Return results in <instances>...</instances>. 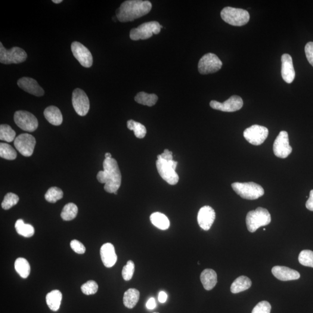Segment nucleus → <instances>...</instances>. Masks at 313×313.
Instances as JSON below:
<instances>
[{
  "mask_svg": "<svg viewBox=\"0 0 313 313\" xmlns=\"http://www.w3.org/2000/svg\"><path fill=\"white\" fill-rule=\"evenodd\" d=\"M104 170L97 174L98 181L104 184V190L109 193H114L119 190L122 184L121 173L117 161L112 159H105L104 161Z\"/></svg>",
  "mask_w": 313,
  "mask_h": 313,
  "instance_id": "obj_1",
  "label": "nucleus"
},
{
  "mask_svg": "<svg viewBox=\"0 0 313 313\" xmlns=\"http://www.w3.org/2000/svg\"><path fill=\"white\" fill-rule=\"evenodd\" d=\"M151 8L152 4L149 1L128 0L117 9L116 17L121 22L132 21L149 13Z\"/></svg>",
  "mask_w": 313,
  "mask_h": 313,
  "instance_id": "obj_2",
  "label": "nucleus"
},
{
  "mask_svg": "<svg viewBox=\"0 0 313 313\" xmlns=\"http://www.w3.org/2000/svg\"><path fill=\"white\" fill-rule=\"evenodd\" d=\"M271 221V213L268 210L259 207L255 210H251L247 215L246 224L248 230L254 233L262 226H267Z\"/></svg>",
  "mask_w": 313,
  "mask_h": 313,
  "instance_id": "obj_3",
  "label": "nucleus"
},
{
  "mask_svg": "<svg viewBox=\"0 0 313 313\" xmlns=\"http://www.w3.org/2000/svg\"><path fill=\"white\" fill-rule=\"evenodd\" d=\"M232 188L238 195L247 200H256L265 194L261 186L254 182H235L231 185Z\"/></svg>",
  "mask_w": 313,
  "mask_h": 313,
  "instance_id": "obj_4",
  "label": "nucleus"
},
{
  "mask_svg": "<svg viewBox=\"0 0 313 313\" xmlns=\"http://www.w3.org/2000/svg\"><path fill=\"white\" fill-rule=\"evenodd\" d=\"M221 18L225 22L234 26H242L249 22V12L240 8L225 7L221 12Z\"/></svg>",
  "mask_w": 313,
  "mask_h": 313,
  "instance_id": "obj_5",
  "label": "nucleus"
},
{
  "mask_svg": "<svg viewBox=\"0 0 313 313\" xmlns=\"http://www.w3.org/2000/svg\"><path fill=\"white\" fill-rule=\"evenodd\" d=\"M178 162L174 160L167 161L157 158L156 161L158 172L161 177L170 185L177 184L179 181V176L175 171Z\"/></svg>",
  "mask_w": 313,
  "mask_h": 313,
  "instance_id": "obj_6",
  "label": "nucleus"
},
{
  "mask_svg": "<svg viewBox=\"0 0 313 313\" xmlns=\"http://www.w3.org/2000/svg\"><path fill=\"white\" fill-rule=\"evenodd\" d=\"M161 28H163V26L156 21L144 23L131 30L129 33L130 39L134 41L147 40L153 35H158L160 32Z\"/></svg>",
  "mask_w": 313,
  "mask_h": 313,
  "instance_id": "obj_7",
  "label": "nucleus"
},
{
  "mask_svg": "<svg viewBox=\"0 0 313 313\" xmlns=\"http://www.w3.org/2000/svg\"><path fill=\"white\" fill-rule=\"evenodd\" d=\"M26 52L20 47H13L7 49L0 42V63L2 64H18L26 60Z\"/></svg>",
  "mask_w": 313,
  "mask_h": 313,
  "instance_id": "obj_8",
  "label": "nucleus"
},
{
  "mask_svg": "<svg viewBox=\"0 0 313 313\" xmlns=\"http://www.w3.org/2000/svg\"><path fill=\"white\" fill-rule=\"evenodd\" d=\"M222 64V62L215 54L209 53L200 59L198 69L200 74L205 75L218 72L221 69Z\"/></svg>",
  "mask_w": 313,
  "mask_h": 313,
  "instance_id": "obj_9",
  "label": "nucleus"
},
{
  "mask_svg": "<svg viewBox=\"0 0 313 313\" xmlns=\"http://www.w3.org/2000/svg\"><path fill=\"white\" fill-rule=\"evenodd\" d=\"M15 124L24 131L32 132L38 128L39 122L32 113L27 111H17L14 114Z\"/></svg>",
  "mask_w": 313,
  "mask_h": 313,
  "instance_id": "obj_10",
  "label": "nucleus"
},
{
  "mask_svg": "<svg viewBox=\"0 0 313 313\" xmlns=\"http://www.w3.org/2000/svg\"><path fill=\"white\" fill-rule=\"evenodd\" d=\"M268 135V129L265 126L259 125L251 126L244 132L245 139L250 144L255 146L262 145L267 139Z\"/></svg>",
  "mask_w": 313,
  "mask_h": 313,
  "instance_id": "obj_11",
  "label": "nucleus"
},
{
  "mask_svg": "<svg viewBox=\"0 0 313 313\" xmlns=\"http://www.w3.org/2000/svg\"><path fill=\"white\" fill-rule=\"evenodd\" d=\"M36 144L35 138L29 134L19 135L14 141L15 147L24 157L32 156Z\"/></svg>",
  "mask_w": 313,
  "mask_h": 313,
  "instance_id": "obj_12",
  "label": "nucleus"
},
{
  "mask_svg": "<svg viewBox=\"0 0 313 313\" xmlns=\"http://www.w3.org/2000/svg\"><path fill=\"white\" fill-rule=\"evenodd\" d=\"M72 104L77 114L85 116L88 113L90 104L88 96L83 90L77 88L72 94Z\"/></svg>",
  "mask_w": 313,
  "mask_h": 313,
  "instance_id": "obj_13",
  "label": "nucleus"
},
{
  "mask_svg": "<svg viewBox=\"0 0 313 313\" xmlns=\"http://www.w3.org/2000/svg\"><path fill=\"white\" fill-rule=\"evenodd\" d=\"M292 148L289 144V138L286 131H281L277 136L273 145V151L275 156L286 159L292 153Z\"/></svg>",
  "mask_w": 313,
  "mask_h": 313,
  "instance_id": "obj_14",
  "label": "nucleus"
},
{
  "mask_svg": "<svg viewBox=\"0 0 313 313\" xmlns=\"http://www.w3.org/2000/svg\"><path fill=\"white\" fill-rule=\"evenodd\" d=\"M71 49L74 57L83 67L89 68L92 66L93 58L87 48L82 43L74 42L71 45Z\"/></svg>",
  "mask_w": 313,
  "mask_h": 313,
  "instance_id": "obj_15",
  "label": "nucleus"
},
{
  "mask_svg": "<svg viewBox=\"0 0 313 313\" xmlns=\"http://www.w3.org/2000/svg\"><path fill=\"white\" fill-rule=\"evenodd\" d=\"M243 106V99L237 95L232 96L224 103H220L216 101L210 102V106L213 109L225 112H234L241 109Z\"/></svg>",
  "mask_w": 313,
  "mask_h": 313,
  "instance_id": "obj_16",
  "label": "nucleus"
},
{
  "mask_svg": "<svg viewBox=\"0 0 313 313\" xmlns=\"http://www.w3.org/2000/svg\"><path fill=\"white\" fill-rule=\"evenodd\" d=\"M216 218L214 209L209 206H204L198 213L197 221L200 228L204 230H209Z\"/></svg>",
  "mask_w": 313,
  "mask_h": 313,
  "instance_id": "obj_17",
  "label": "nucleus"
},
{
  "mask_svg": "<svg viewBox=\"0 0 313 313\" xmlns=\"http://www.w3.org/2000/svg\"><path fill=\"white\" fill-rule=\"evenodd\" d=\"M18 85L30 94L42 97L45 94L44 89L40 86L37 81L30 77H22L18 81Z\"/></svg>",
  "mask_w": 313,
  "mask_h": 313,
  "instance_id": "obj_18",
  "label": "nucleus"
},
{
  "mask_svg": "<svg viewBox=\"0 0 313 313\" xmlns=\"http://www.w3.org/2000/svg\"><path fill=\"white\" fill-rule=\"evenodd\" d=\"M281 75L283 80L288 83H292L295 77L292 58L291 55L285 54L281 57Z\"/></svg>",
  "mask_w": 313,
  "mask_h": 313,
  "instance_id": "obj_19",
  "label": "nucleus"
},
{
  "mask_svg": "<svg viewBox=\"0 0 313 313\" xmlns=\"http://www.w3.org/2000/svg\"><path fill=\"white\" fill-rule=\"evenodd\" d=\"M100 253L102 261L105 267L110 268L115 265L117 260V256L115 249L112 244H104L101 247Z\"/></svg>",
  "mask_w": 313,
  "mask_h": 313,
  "instance_id": "obj_20",
  "label": "nucleus"
},
{
  "mask_svg": "<svg viewBox=\"0 0 313 313\" xmlns=\"http://www.w3.org/2000/svg\"><path fill=\"white\" fill-rule=\"evenodd\" d=\"M271 271L275 278L283 281L298 280L300 277L298 271L285 266H274Z\"/></svg>",
  "mask_w": 313,
  "mask_h": 313,
  "instance_id": "obj_21",
  "label": "nucleus"
},
{
  "mask_svg": "<svg viewBox=\"0 0 313 313\" xmlns=\"http://www.w3.org/2000/svg\"><path fill=\"white\" fill-rule=\"evenodd\" d=\"M200 280L205 290H212L218 282L216 272L212 269H205L201 272Z\"/></svg>",
  "mask_w": 313,
  "mask_h": 313,
  "instance_id": "obj_22",
  "label": "nucleus"
},
{
  "mask_svg": "<svg viewBox=\"0 0 313 313\" xmlns=\"http://www.w3.org/2000/svg\"><path fill=\"white\" fill-rule=\"evenodd\" d=\"M46 120L51 125L58 126L63 122V116L57 107L51 106L45 108L44 112Z\"/></svg>",
  "mask_w": 313,
  "mask_h": 313,
  "instance_id": "obj_23",
  "label": "nucleus"
},
{
  "mask_svg": "<svg viewBox=\"0 0 313 313\" xmlns=\"http://www.w3.org/2000/svg\"><path fill=\"white\" fill-rule=\"evenodd\" d=\"M63 294L59 290L52 291L46 296V302L52 311L57 312L60 308Z\"/></svg>",
  "mask_w": 313,
  "mask_h": 313,
  "instance_id": "obj_24",
  "label": "nucleus"
},
{
  "mask_svg": "<svg viewBox=\"0 0 313 313\" xmlns=\"http://www.w3.org/2000/svg\"><path fill=\"white\" fill-rule=\"evenodd\" d=\"M252 286V282L249 277L242 275L235 279L231 284L230 290L233 293H238L249 290Z\"/></svg>",
  "mask_w": 313,
  "mask_h": 313,
  "instance_id": "obj_25",
  "label": "nucleus"
},
{
  "mask_svg": "<svg viewBox=\"0 0 313 313\" xmlns=\"http://www.w3.org/2000/svg\"><path fill=\"white\" fill-rule=\"evenodd\" d=\"M140 292L135 288H130L127 290L124 295L123 303L126 308L131 309L137 304Z\"/></svg>",
  "mask_w": 313,
  "mask_h": 313,
  "instance_id": "obj_26",
  "label": "nucleus"
},
{
  "mask_svg": "<svg viewBox=\"0 0 313 313\" xmlns=\"http://www.w3.org/2000/svg\"><path fill=\"white\" fill-rule=\"evenodd\" d=\"M152 224L160 230H166L169 228L170 222L167 217L160 212H154L150 216Z\"/></svg>",
  "mask_w": 313,
  "mask_h": 313,
  "instance_id": "obj_27",
  "label": "nucleus"
},
{
  "mask_svg": "<svg viewBox=\"0 0 313 313\" xmlns=\"http://www.w3.org/2000/svg\"><path fill=\"white\" fill-rule=\"evenodd\" d=\"M15 227L17 233L24 237H32L35 233L33 226L30 224H24L22 219H18L15 223Z\"/></svg>",
  "mask_w": 313,
  "mask_h": 313,
  "instance_id": "obj_28",
  "label": "nucleus"
},
{
  "mask_svg": "<svg viewBox=\"0 0 313 313\" xmlns=\"http://www.w3.org/2000/svg\"><path fill=\"white\" fill-rule=\"evenodd\" d=\"M15 271L21 278H26L30 273V266L26 259L19 258L15 262Z\"/></svg>",
  "mask_w": 313,
  "mask_h": 313,
  "instance_id": "obj_29",
  "label": "nucleus"
},
{
  "mask_svg": "<svg viewBox=\"0 0 313 313\" xmlns=\"http://www.w3.org/2000/svg\"><path fill=\"white\" fill-rule=\"evenodd\" d=\"M135 101L139 104L151 107L157 103L158 97L156 94H148L145 92H141L136 95Z\"/></svg>",
  "mask_w": 313,
  "mask_h": 313,
  "instance_id": "obj_30",
  "label": "nucleus"
},
{
  "mask_svg": "<svg viewBox=\"0 0 313 313\" xmlns=\"http://www.w3.org/2000/svg\"><path fill=\"white\" fill-rule=\"evenodd\" d=\"M78 213V207L75 204L70 203L66 204L61 213V218L65 221H72Z\"/></svg>",
  "mask_w": 313,
  "mask_h": 313,
  "instance_id": "obj_31",
  "label": "nucleus"
},
{
  "mask_svg": "<svg viewBox=\"0 0 313 313\" xmlns=\"http://www.w3.org/2000/svg\"><path fill=\"white\" fill-rule=\"evenodd\" d=\"M127 127L129 130L134 131L136 138L142 139L146 135L147 131L146 127L140 123L130 120L127 122Z\"/></svg>",
  "mask_w": 313,
  "mask_h": 313,
  "instance_id": "obj_32",
  "label": "nucleus"
},
{
  "mask_svg": "<svg viewBox=\"0 0 313 313\" xmlns=\"http://www.w3.org/2000/svg\"><path fill=\"white\" fill-rule=\"evenodd\" d=\"M16 132L11 127L7 125L0 126V139L7 142H12L16 139Z\"/></svg>",
  "mask_w": 313,
  "mask_h": 313,
  "instance_id": "obj_33",
  "label": "nucleus"
},
{
  "mask_svg": "<svg viewBox=\"0 0 313 313\" xmlns=\"http://www.w3.org/2000/svg\"><path fill=\"white\" fill-rule=\"evenodd\" d=\"M0 157L8 160H14L17 159V153L11 146L5 144H0Z\"/></svg>",
  "mask_w": 313,
  "mask_h": 313,
  "instance_id": "obj_34",
  "label": "nucleus"
},
{
  "mask_svg": "<svg viewBox=\"0 0 313 313\" xmlns=\"http://www.w3.org/2000/svg\"><path fill=\"white\" fill-rule=\"evenodd\" d=\"M63 197V191L60 188L52 187L49 188L45 195V198L49 203H55Z\"/></svg>",
  "mask_w": 313,
  "mask_h": 313,
  "instance_id": "obj_35",
  "label": "nucleus"
},
{
  "mask_svg": "<svg viewBox=\"0 0 313 313\" xmlns=\"http://www.w3.org/2000/svg\"><path fill=\"white\" fill-rule=\"evenodd\" d=\"M300 264L313 268V252L311 250H303L299 255Z\"/></svg>",
  "mask_w": 313,
  "mask_h": 313,
  "instance_id": "obj_36",
  "label": "nucleus"
},
{
  "mask_svg": "<svg viewBox=\"0 0 313 313\" xmlns=\"http://www.w3.org/2000/svg\"><path fill=\"white\" fill-rule=\"evenodd\" d=\"M20 200V198L17 194L8 193L5 195L4 200L2 201L1 207L5 210H8L16 206Z\"/></svg>",
  "mask_w": 313,
  "mask_h": 313,
  "instance_id": "obj_37",
  "label": "nucleus"
},
{
  "mask_svg": "<svg viewBox=\"0 0 313 313\" xmlns=\"http://www.w3.org/2000/svg\"><path fill=\"white\" fill-rule=\"evenodd\" d=\"M81 290L86 295H94L98 290V285L95 281L90 280L83 284Z\"/></svg>",
  "mask_w": 313,
  "mask_h": 313,
  "instance_id": "obj_38",
  "label": "nucleus"
},
{
  "mask_svg": "<svg viewBox=\"0 0 313 313\" xmlns=\"http://www.w3.org/2000/svg\"><path fill=\"white\" fill-rule=\"evenodd\" d=\"M135 271V264L132 260H129L126 265L124 266L122 271V275L124 280L129 281L131 280Z\"/></svg>",
  "mask_w": 313,
  "mask_h": 313,
  "instance_id": "obj_39",
  "label": "nucleus"
},
{
  "mask_svg": "<svg viewBox=\"0 0 313 313\" xmlns=\"http://www.w3.org/2000/svg\"><path fill=\"white\" fill-rule=\"evenodd\" d=\"M271 305L268 302L262 301L256 305L252 313H271Z\"/></svg>",
  "mask_w": 313,
  "mask_h": 313,
  "instance_id": "obj_40",
  "label": "nucleus"
},
{
  "mask_svg": "<svg viewBox=\"0 0 313 313\" xmlns=\"http://www.w3.org/2000/svg\"><path fill=\"white\" fill-rule=\"evenodd\" d=\"M70 247L74 252L77 253L83 254L85 252V247L78 240H73L71 241Z\"/></svg>",
  "mask_w": 313,
  "mask_h": 313,
  "instance_id": "obj_41",
  "label": "nucleus"
},
{
  "mask_svg": "<svg viewBox=\"0 0 313 313\" xmlns=\"http://www.w3.org/2000/svg\"><path fill=\"white\" fill-rule=\"evenodd\" d=\"M305 53L310 64L313 66V42H309L305 46Z\"/></svg>",
  "mask_w": 313,
  "mask_h": 313,
  "instance_id": "obj_42",
  "label": "nucleus"
},
{
  "mask_svg": "<svg viewBox=\"0 0 313 313\" xmlns=\"http://www.w3.org/2000/svg\"><path fill=\"white\" fill-rule=\"evenodd\" d=\"M157 158H161V159L167 161L173 160L172 153L168 149H165L163 153L158 155Z\"/></svg>",
  "mask_w": 313,
  "mask_h": 313,
  "instance_id": "obj_43",
  "label": "nucleus"
},
{
  "mask_svg": "<svg viewBox=\"0 0 313 313\" xmlns=\"http://www.w3.org/2000/svg\"><path fill=\"white\" fill-rule=\"evenodd\" d=\"M306 207L309 210L313 211V190L310 192V197L307 201Z\"/></svg>",
  "mask_w": 313,
  "mask_h": 313,
  "instance_id": "obj_44",
  "label": "nucleus"
},
{
  "mask_svg": "<svg viewBox=\"0 0 313 313\" xmlns=\"http://www.w3.org/2000/svg\"><path fill=\"white\" fill-rule=\"evenodd\" d=\"M156 300H155L154 297H151V298L148 299L146 303V308L148 310H153L155 308H156Z\"/></svg>",
  "mask_w": 313,
  "mask_h": 313,
  "instance_id": "obj_45",
  "label": "nucleus"
},
{
  "mask_svg": "<svg viewBox=\"0 0 313 313\" xmlns=\"http://www.w3.org/2000/svg\"><path fill=\"white\" fill-rule=\"evenodd\" d=\"M167 294L164 292V291H161L159 295V300L160 303H165L167 301Z\"/></svg>",
  "mask_w": 313,
  "mask_h": 313,
  "instance_id": "obj_46",
  "label": "nucleus"
},
{
  "mask_svg": "<svg viewBox=\"0 0 313 313\" xmlns=\"http://www.w3.org/2000/svg\"><path fill=\"white\" fill-rule=\"evenodd\" d=\"M105 159H111V154L110 153L105 154Z\"/></svg>",
  "mask_w": 313,
  "mask_h": 313,
  "instance_id": "obj_47",
  "label": "nucleus"
},
{
  "mask_svg": "<svg viewBox=\"0 0 313 313\" xmlns=\"http://www.w3.org/2000/svg\"><path fill=\"white\" fill-rule=\"evenodd\" d=\"M55 4H60L62 2H63V0H53L52 1Z\"/></svg>",
  "mask_w": 313,
  "mask_h": 313,
  "instance_id": "obj_48",
  "label": "nucleus"
},
{
  "mask_svg": "<svg viewBox=\"0 0 313 313\" xmlns=\"http://www.w3.org/2000/svg\"></svg>",
  "mask_w": 313,
  "mask_h": 313,
  "instance_id": "obj_49",
  "label": "nucleus"
}]
</instances>
